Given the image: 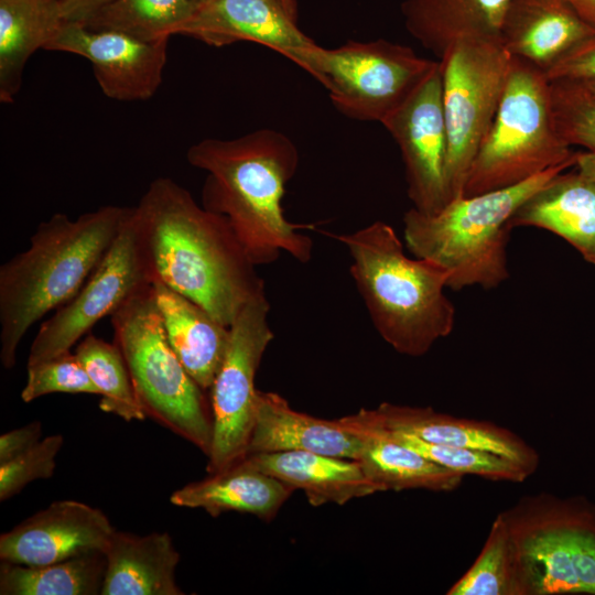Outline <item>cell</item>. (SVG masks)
<instances>
[{"label":"cell","mask_w":595,"mask_h":595,"mask_svg":"<svg viewBox=\"0 0 595 595\" xmlns=\"http://www.w3.org/2000/svg\"><path fill=\"white\" fill-rule=\"evenodd\" d=\"M154 281L192 300L229 327L252 299L266 294L226 217L198 205L167 177L152 181L133 207Z\"/></svg>","instance_id":"6da1fadb"},{"label":"cell","mask_w":595,"mask_h":595,"mask_svg":"<svg viewBox=\"0 0 595 595\" xmlns=\"http://www.w3.org/2000/svg\"><path fill=\"white\" fill-rule=\"evenodd\" d=\"M188 163L206 173L202 205L227 218L256 266L270 264L282 252L301 263L313 253L303 225L284 216L282 198L298 170L296 145L273 129L235 139H204L191 145Z\"/></svg>","instance_id":"7a4b0ae2"},{"label":"cell","mask_w":595,"mask_h":595,"mask_svg":"<svg viewBox=\"0 0 595 595\" xmlns=\"http://www.w3.org/2000/svg\"><path fill=\"white\" fill-rule=\"evenodd\" d=\"M131 207L107 205L76 219L56 213L42 221L28 249L0 267V360L15 365L17 349L37 321L71 301L104 259Z\"/></svg>","instance_id":"3957f363"},{"label":"cell","mask_w":595,"mask_h":595,"mask_svg":"<svg viewBox=\"0 0 595 595\" xmlns=\"http://www.w3.org/2000/svg\"><path fill=\"white\" fill-rule=\"evenodd\" d=\"M333 237L346 248L371 323L392 349L420 357L452 333L456 311L445 294V268L410 258L393 227L381 220Z\"/></svg>","instance_id":"277c9868"},{"label":"cell","mask_w":595,"mask_h":595,"mask_svg":"<svg viewBox=\"0 0 595 595\" xmlns=\"http://www.w3.org/2000/svg\"><path fill=\"white\" fill-rule=\"evenodd\" d=\"M575 163L551 167L517 185L448 202L439 213L410 208L402 218L404 246L450 273L447 288H498L509 278L507 244L511 217L555 175Z\"/></svg>","instance_id":"5b68a950"},{"label":"cell","mask_w":595,"mask_h":595,"mask_svg":"<svg viewBox=\"0 0 595 595\" xmlns=\"http://www.w3.org/2000/svg\"><path fill=\"white\" fill-rule=\"evenodd\" d=\"M110 317L113 343L123 355L145 416L208 457L214 434L212 410L205 390L170 345L153 284L128 298Z\"/></svg>","instance_id":"8992f818"},{"label":"cell","mask_w":595,"mask_h":595,"mask_svg":"<svg viewBox=\"0 0 595 595\" xmlns=\"http://www.w3.org/2000/svg\"><path fill=\"white\" fill-rule=\"evenodd\" d=\"M575 163L559 136L545 73L513 57L493 126L467 176L463 196L517 185L551 167Z\"/></svg>","instance_id":"52a82bcc"},{"label":"cell","mask_w":595,"mask_h":595,"mask_svg":"<svg viewBox=\"0 0 595 595\" xmlns=\"http://www.w3.org/2000/svg\"><path fill=\"white\" fill-rule=\"evenodd\" d=\"M516 551L522 595H595V515L541 493L499 512Z\"/></svg>","instance_id":"ba28073f"},{"label":"cell","mask_w":595,"mask_h":595,"mask_svg":"<svg viewBox=\"0 0 595 595\" xmlns=\"http://www.w3.org/2000/svg\"><path fill=\"white\" fill-rule=\"evenodd\" d=\"M328 91L348 118L382 123L420 86L437 61L387 40L348 41L326 48L314 43L294 62Z\"/></svg>","instance_id":"9c48e42d"},{"label":"cell","mask_w":595,"mask_h":595,"mask_svg":"<svg viewBox=\"0 0 595 595\" xmlns=\"http://www.w3.org/2000/svg\"><path fill=\"white\" fill-rule=\"evenodd\" d=\"M513 56L499 37L462 40L437 60L447 132V203L464 194L470 166L495 120Z\"/></svg>","instance_id":"30bf717a"},{"label":"cell","mask_w":595,"mask_h":595,"mask_svg":"<svg viewBox=\"0 0 595 595\" xmlns=\"http://www.w3.org/2000/svg\"><path fill=\"white\" fill-rule=\"evenodd\" d=\"M267 295L249 301L231 325L224 363L210 387L213 444L209 474L225 470L245 456L255 418V378L267 347L274 338L269 325Z\"/></svg>","instance_id":"8fae6325"},{"label":"cell","mask_w":595,"mask_h":595,"mask_svg":"<svg viewBox=\"0 0 595 595\" xmlns=\"http://www.w3.org/2000/svg\"><path fill=\"white\" fill-rule=\"evenodd\" d=\"M153 283L152 268L131 207L112 246L78 293L40 326L28 365L71 350L98 321Z\"/></svg>","instance_id":"7c38bea8"},{"label":"cell","mask_w":595,"mask_h":595,"mask_svg":"<svg viewBox=\"0 0 595 595\" xmlns=\"http://www.w3.org/2000/svg\"><path fill=\"white\" fill-rule=\"evenodd\" d=\"M399 147L412 208L424 215L446 204L447 132L440 63L382 123Z\"/></svg>","instance_id":"4fadbf2b"},{"label":"cell","mask_w":595,"mask_h":595,"mask_svg":"<svg viewBox=\"0 0 595 595\" xmlns=\"http://www.w3.org/2000/svg\"><path fill=\"white\" fill-rule=\"evenodd\" d=\"M167 42L143 41L121 32L65 21L44 50L85 57L108 98L138 101L151 98L160 87Z\"/></svg>","instance_id":"5bb4252c"},{"label":"cell","mask_w":595,"mask_h":595,"mask_svg":"<svg viewBox=\"0 0 595 595\" xmlns=\"http://www.w3.org/2000/svg\"><path fill=\"white\" fill-rule=\"evenodd\" d=\"M116 529L99 509L60 500L0 537V559L23 565L52 564L102 552Z\"/></svg>","instance_id":"9a60e30c"},{"label":"cell","mask_w":595,"mask_h":595,"mask_svg":"<svg viewBox=\"0 0 595 595\" xmlns=\"http://www.w3.org/2000/svg\"><path fill=\"white\" fill-rule=\"evenodd\" d=\"M176 34L216 47L253 42L292 62L315 43L277 0H207L196 6Z\"/></svg>","instance_id":"2e32d148"},{"label":"cell","mask_w":595,"mask_h":595,"mask_svg":"<svg viewBox=\"0 0 595 595\" xmlns=\"http://www.w3.org/2000/svg\"><path fill=\"white\" fill-rule=\"evenodd\" d=\"M383 428L415 436L424 442L489 451L526 467L532 474L540 456L534 447L515 432L494 422L453 416L431 407H411L382 402L369 410Z\"/></svg>","instance_id":"e0dca14e"},{"label":"cell","mask_w":595,"mask_h":595,"mask_svg":"<svg viewBox=\"0 0 595 595\" xmlns=\"http://www.w3.org/2000/svg\"><path fill=\"white\" fill-rule=\"evenodd\" d=\"M593 34L595 28L564 0H509L499 39L513 57L547 73Z\"/></svg>","instance_id":"ac0fdd59"},{"label":"cell","mask_w":595,"mask_h":595,"mask_svg":"<svg viewBox=\"0 0 595 595\" xmlns=\"http://www.w3.org/2000/svg\"><path fill=\"white\" fill-rule=\"evenodd\" d=\"M338 426L358 435L364 444L358 457L367 477L380 489L452 491L464 476L410 448L377 423L367 409L335 420Z\"/></svg>","instance_id":"d6986e66"},{"label":"cell","mask_w":595,"mask_h":595,"mask_svg":"<svg viewBox=\"0 0 595 595\" xmlns=\"http://www.w3.org/2000/svg\"><path fill=\"white\" fill-rule=\"evenodd\" d=\"M364 441L335 420L296 411L280 394L257 390L255 418L246 455L304 451L358 459Z\"/></svg>","instance_id":"ffe728a7"},{"label":"cell","mask_w":595,"mask_h":595,"mask_svg":"<svg viewBox=\"0 0 595 595\" xmlns=\"http://www.w3.org/2000/svg\"><path fill=\"white\" fill-rule=\"evenodd\" d=\"M301 489L311 505H344L380 493L356 459L320 453L290 451L246 455L239 463Z\"/></svg>","instance_id":"44dd1931"},{"label":"cell","mask_w":595,"mask_h":595,"mask_svg":"<svg viewBox=\"0 0 595 595\" xmlns=\"http://www.w3.org/2000/svg\"><path fill=\"white\" fill-rule=\"evenodd\" d=\"M509 226L551 231L595 264V183L561 172L517 209Z\"/></svg>","instance_id":"7402d4cb"},{"label":"cell","mask_w":595,"mask_h":595,"mask_svg":"<svg viewBox=\"0 0 595 595\" xmlns=\"http://www.w3.org/2000/svg\"><path fill=\"white\" fill-rule=\"evenodd\" d=\"M101 595H182L175 569L180 561L169 533L138 536L115 530L105 550Z\"/></svg>","instance_id":"603a6c76"},{"label":"cell","mask_w":595,"mask_h":595,"mask_svg":"<svg viewBox=\"0 0 595 595\" xmlns=\"http://www.w3.org/2000/svg\"><path fill=\"white\" fill-rule=\"evenodd\" d=\"M153 290L170 345L197 385L210 389L228 349L229 327L160 281Z\"/></svg>","instance_id":"cb8c5ba5"},{"label":"cell","mask_w":595,"mask_h":595,"mask_svg":"<svg viewBox=\"0 0 595 595\" xmlns=\"http://www.w3.org/2000/svg\"><path fill=\"white\" fill-rule=\"evenodd\" d=\"M509 0H403L408 32L440 60L462 40L499 37Z\"/></svg>","instance_id":"d4e9b609"},{"label":"cell","mask_w":595,"mask_h":595,"mask_svg":"<svg viewBox=\"0 0 595 595\" xmlns=\"http://www.w3.org/2000/svg\"><path fill=\"white\" fill-rule=\"evenodd\" d=\"M293 491L272 476L236 464L183 486L171 495L170 501L178 507L203 509L213 517L237 511L271 520Z\"/></svg>","instance_id":"484cf974"},{"label":"cell","mask_w":595,"mask_h":595,"mask_svg":"<svg viewBox=\"0 0 595 595\" xmlns=\"http://www.w3.org/2000/svg\"><path fill=\"white\" fill-rule=\"evenodd\" d=\"M64 22L61 0H0L1 102H13L26 62Z\"/></svg>","instance_id":"4316f807"},{"label":"cell","mask_w":595,"mask_h":595,"mask_svg":"<svg viewBox=\"0 0 595 595\" xmlns=\"http://www.w3.org/2000/svg\"><path fill=\"white\" fill-rule=\"evenodd\" d=\"M106 555L95 552L44 565L2 561L1 595H96L101 594Z\"/></svg>","instance_id":"83f0119b"},{"label":"cell","mask_w":595,"mask_h":595,"mask_svg":"<svg viewBox=\"0 0 595 595\" xmlns=\"http://www.w3.org/2000/svg\"><path fill=\"white\" fill-rule=\"evenodd\" d=\"M196 6L194 0H113L82 23L149 42L169 40L191 18Z\"/></svg>","instance_id":"f1b7e54d"},{"label":"cell","mask_w":595,"mask_h":595,"mask_svg":"<svg viewBox=\"0 0 595 595\" xmlns=\"http://www.w3.org/2000/svg\"><path fill=\"white\" fill-rule=\"evenodd\" d=\"M75 354L99 391V408L102 411L126 421L147 418L123 355L113 342L108 343L88 333L76 346Z\"/></svg>","instance_id":"f546056e"},{"label":"cell","mask_w":595,"mask_h":595,"mask_svg":"<svg viewBox=\"0 0 595 595\" xmlns=\"http://www.w3.org/2000/svg\"><path fill=\"white\" fill-rule=\"evenodd\" d=\"M446 594L522 595L515 547L499 513L476 560Z\"/></svg>","instance_id":"4dcf8cb0"},{"label":"cell","mask_w":595,"mask_h":595,"mask_svg":"<svg viewBox=\"0 0 595 595\" xmlns=\"http://www.w3.org/2000/svg\"><path fill=\"white\" fill-rule=\"evenodd\" d=\"M388 431L401 444L463 476L472 475L494 482L522 483L532 475L530 470L512 459L489 451L433 444L405 433Z\"/></svg>","instance_id":"1f68e13d"},{"label":"cell","mask_w":595,"mask_h":595,"mask_svg":"<svg viewBox=\"0 0 595 595\" xmlns=\"http://www.w3.org/2000/svg\"><path fill=\"white\" fill-rule=\"evenodd\" d=\"M550 107L555 129L571 147L595 151V94L582 82L549 80Z\"/></svg>","instance_id":"d6a6232c"},{"label":"cell","mask_w":595,"mask_h":595,"mask_svg":"<svg viewBox=\"0 0 595 595\" xmlns=\"http://www.w3.org/2000/svg\"><path fill=\"white\" fill-rule=\"evenodd\" d=\"M54 392L99 396L97 387L90 380L78 357L71 350L28 365V379L21 391V399L24 402H31Z\"/></svg>","instance_id":"836d02e7"},{"label":"cell","mask_w":595,"mask_h":595,"mask_svg":"<svg viewBox=\"0 0 595 595\" xmlns=\"http://www.w3.org/2000/svg\"><path fill=\"white\" fill-rule=\"evenodd\" d=\"M63 442L60 434L47 436L21 455L0 464V500L17 495L35 479L52 477L56 466L55 457Z\"/></svg>","instance_id":"e575fe53"},{"label":"cell","mask_w":595,"mask_h":595,"mask_svg":"<svg viewBox=\"0 0 595 595\" xmlns=\"http://www.w3.org/2000/svg\"><path fill=\"white\" fill-rule=\"evenodd\" d=\"M545 76L549 80L595 78V34L570 50L545 73Z\"/></svg>","instance_id":"d590c367"},{"label":"cell","mask_w":595,"mask_h":595,"mask_svg":"<svg viewBox=\"0 0 595 595\" xmlns=\"http://www.w3.org/2000/svg\"><path fill=\"white\" fill-rule=\"evenodd\" d=\"M42 424L31 422L0 436V464L7 463L33 447L41 439Z\"/></svg>","instance_id":"8d00e7d4"},{"label":"cell","mask_w":595,"mask_h":595,"mask_svg":"<svg viewBox=\"0 0 595 595\" xmlns=\"http://www.w3.org/2000/svg\"><path fill=\"white\" fill-rule=\"evenodd\" d=\"M113 0H61L66 22H85Z\"/></svg>","instance_id":"74e56055"},{"label":"cell","mask_w":595,"mask_h":595,"mask_svg":"<svg viewBox=\"0 0 595 595\" xmlns=\"http://www.w3.org/2000/svg\"><path fill=\"white\" fill-rule=\"evenodd\" d=\"M578 173L595 183V151L575 154Z\"/></svg>","instance_id":"f35d334b"},{"label":"cell","mask_w":595,"mask_h":595,"mask_svg":"<svg viewBox=\"0 0 595 595\" xmlns=\"http://www.w3.org/2000/svg\"><path fill=\"white\" fill-rule=\"evenodd\" d=\"M567 2L586 22L595 28V0H564Z\"/></svg>","instance_id":"ab89813d"},{"label":"cell","mask_w":595,"mask_h":595,"mask_svg":"<svg viewBox=\"0 0 595 595\" xmlns=\"http://www.w3.org/2000/svg\"><path fill=\"white\" fill-rule=\"evenodd\" d=\"M282 8L293 18L296 20L298 15V9H296V0H277Z\"/></svg>","instance_id":"60d3db41"},{"label":"cell","mask_w":595,"mask_h":595,"mask_svg":"<svg viewBox=\"0 0 595 595\" xmlns=\"http://www.w3.org/2000/svg\"><path fill=\"white\" fill-rule=\"evenodd\" d=\"M580 82H582L591 91L595 94V78L580 80Z\"/></svg>","instance_id":"b9f144b4"},{"label":"cell","mask_w":595,"mask_h":595,"mask_svg":"<svg viewBox=\"0 0 595 595\" xmlns=\"http://www.w3.org/2000/svg\"><path fill=\"white\" fill-rule=\"evenodd\" d=\"M205 1H207V0H194V2H195L196 4H201V3L205 2Z\"/></svg>","instance_id":"7bdbcfd3"}]
</instances>
